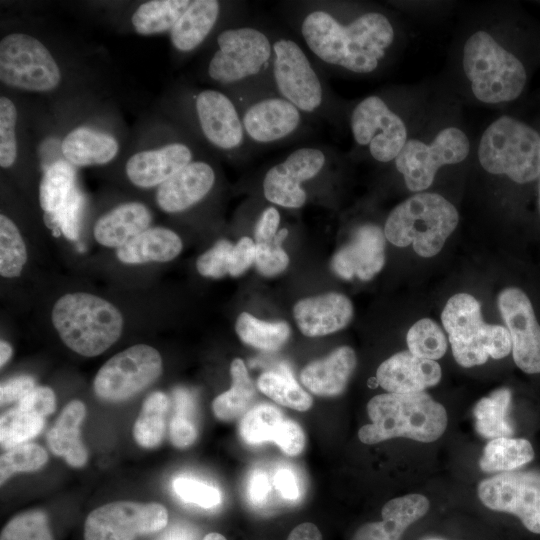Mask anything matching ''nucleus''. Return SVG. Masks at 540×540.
Returning <instances> with one entry per match:
<instances>
[{
  "label": "nucleus",
  "instance_id": "obj_1",
  "mask_svg": "<svg viewBox=\"0 0 540 540\" xmlns=\"http://www.w3.org/2000/svg\"><path fill=\"white\" fill-rule=\"evenodd\" d=\"M299 30L311 53L322 63L356 74L377 69L394 41V29L380 12H364L343 23L327 5H316L302 17Z\"/></svg>",
  "mask_w": 540,
  "mask_h": 540
},
{
  "label": "nucleus",
  "instance_id": "obj_2",
  "mask_svg": "<svg viewBox=\"0 0 540 540\" xmlns=\"http://www.w3.org/2000/svg\"><path fill=\"white\" fill-rule=\"evenodd\" d=\"M367 412L371 423L358 431L365 444L395 437L433 442L444 433L448 421L445 408L424 392L376 395L368 402Z\"/></svg>",
  "mask_w": 540,
  "mask_h": 540
},
{
  "label": "nucleus",
  "instance_id": "obj_3",
  "mask_svg": "<svg viewBox=\"0 0 540 540\" xmlns=\"http://www.w3.org/2000/svg\"><path fill=\"white\" fill-rule=\"evenodd\" d=\"M51 316L65 345L86 357L106 351L119 339L123 329L118 308L85 292L63 295L54 304Z\"/></svg>",
  "mask_w": 540,
  "mask_h": 540
},
{
  "label": "nucleus",
  "instance_id": "obj_4",
  "mask_svg": "<svg viewBox=\"0 0 540 540\" xmlns=\"http://www.w3.org/2000/svg\"><path fill=\"white\" fill-rule=\"evenodd\" d=\"M459 220L456 208L436 193H418L396 206L389 214L385 237L394 245L412 244L422 257L439 253Z\"/></svg>",
  "mask_w": 540,
  "mask_h": 540
},
{
  "label": "nucleus",
  "instance_id": "obj_5",
  "mask_svg": "<svg viewBox=\"0 0 540 540\" xmlns=\"http://www.w3.org/2000/svg\"><path fill=\"white\" fill-rule=\"evenodd\" d=\"M452 353L463 367L484 364L488 357L501 359L512 348L507 328L484 323L479 302L467 293L452 296L442 312Z\"/></svg>",
  "mask_w": 540,
  "mask_h": 540
},
{
  "label": "nucleus",
  "instance_id": "obj_6",
  "mask_svg": "<svg viewBox=\"0 0 540 540\" xmlns=\"http://www.w3.org/2000/svg\"><path fill=\"white\" fill-rule=\"evenodd\" d=\"M463 69L475 97L484 103L512 101L526 83L521 61L485 31L475 32L466 41Z\"/></svg>",
  "mask_w": 540,
  "mask_h": 540
},
{
  "label": "nucleus",
  "instance_id": "obj_7",
  "mask_svg": "<svg viewBox=\"0 0 540 540\" xmlns=\"http://www.w3.org/2000/svg\"><path fill=\"white\" fill-rule=\"evenodd\" d=\"M478 158L489 173L504 174L516 183L540 176V135L527 124L502 116L483 133Z\"/></svg>",
  "mask_w": 540,
  "mask_h": 540
},
{
  "label": "nucleus",
  "instance_id": "obj_8",
  "mask_svg": "<svg viewBox=\"0 0 540 540\" xmlns=\"http://www.w3.org/2000/svg\"><path fill=\"white\" fill-rule=\"evenodd\" d=\"M217 45L208 64V74L218 83H247L271 71L272 40L258 28L241 26L223 30L217 36Z\"/></svg>",
  "mask_w": 540,
  "mask_h": 540
},
{
  "label": "nucleus",
  "instance_id": "obj_9",
  "mask_svg": "<svg viewBox=\"0 0 540 540\" xmlns=\"http://www.w3.org/2000/svg\"><path fill=\"white\" fill-rule=\"evenodd\" d=\"M271 76L277 94L304 115L319 112L326 103L321 78L306 52L294 40L279 37L272 41Z\"/></svg>",
  "mask_w": 540,
  "mask_h": 540
},
{
  "label": "nucleus",
  "instance_id": "obj_10",
  "mask_svg": "<svg viewBox=\"0 0 540 540\" xmlns=\"http://www.w3.org/2000/svg\"><path fill=\"white\" fill-rule=\"evenodd\" d=\"M0 80L29 91H50L61 80L60 69L46 46L33 36L12 33L0 42Z\"/></svg>",
  "mask_w": 540,
  "mask_h": 540
},
{
  "label": "nucleus",
  "instance_id": "obj_11",
  "mask_svg": "<svg viewBox=\"0 0 540 540\" xmlns=\"http://www.w3.org/2000/svg\"><path fill=\"white\" fill-rule=\"evenodd\" d=\"M162 373V358L153 347L131 346L106 361L98 370L93 389L109 402L125 401L154 383Z\"/></svg>",
  "mask_w": 540,
  "mask_h": 540
},
{
  "label": "nucleus",
  "instance_id": "obj_12",
  "mask_svg": "<svg viewBox=\"0 0 540 540\" xmlns=\"http://www.w3.org/2000/svg\"><path fill=\"white\" fill-rule=\"evenodd\" d=\"M469 140L458 128L441 130L431 144L407 140L395 160L396 169L403 175L407 188L419 192L433 183L444 165L463 161L469 153Z\"/></svg>",
  "mask_w": 540,
  "mask_h": 540
},
{
  "label": "nucleus",
  "instance_id": "obj_13",
  "mask_svg": "<svg viewBox=\"0 0 540 540\" xmlns=\"http://www.w3.org/2000/svg\"><path fill=\"white\" fill-rule=\"evenodd\" d=\"M167 523V509L159 503L115 501L88 514L84 540H135L162 530Z\"/></svg>",
  "mask_w": 540,
  "mask_h": 540
},
{
  "label": "nucleus",
  "instance_id": "obj_14",
  "mask_svg": "<svg viewBox=\"0 0 540 540\" xmlns=\"http://www.w3.org/2000/svg\"><path fill=\"white\" fill-rule=\"evenodd\" d=\"M478 496L486 507L513 514L527 530L540 534V472H502L483 480Z\"/></svg>",
  "mask_w": 540,
  "mask_h": 540
},
{
  "label": "nucleus",
  "instance_id": "obj_15",
  "mask_svg": "<svg viewBox=\"0 0 540 540\" xmlns=\"http://www.w3.org/2000/svg\"><path fill=\"white\" fill-rule=\"evenodd\" d=\"M350 127L356 143L368 146L371 156L382 163L394 160L407 142L402 119L375 95L356 105L350 116Z\"/></svg>",
  "mask_w": 540,
  "mask_h": 540
},
{
  "label": "nucleus",
  "instance_id": "obj_16",
  "mask_svg": "<svg viewBox=\"0 0 540 540\" xmlns=\"http://www.w3.org/2000/svg\"><path fill=\"white\" fill-rule=\"evenodd\" d=\"M327 163L324 149L307 146L292 151L266 172L262 183L264 197L283 208H301L307 201L303 184L316 178Z\"/></svg>",
  "mask_w": 540,
  "mask_h": 540
},
{
  "label": "nucleus",
  "instance_id": "obj_17",
  "mask_svg": "<svg viewBox=\"0 0 540 540\" xmlns=\"http://www.w3.org/2000/svg\"><path fill=\"white\" fill-rule=\"evenodd\" d=\"M498 306L507 325L515 364L525 373H540V325L527 295L519 288L504 289Z\"/></svg>",
  "mask_w": 540,
  "mask_h": 540
},
{
  "label": "nucleus",
  "instance_id": "obj_18",
  "mask_svg": "<svg viewBox=\"0 0 540 540\" xmlns=\"http://www.w3.org/2000/svg\"><path fill=\"white\" fill-rule=\"evenodd\" d=\"M304 114L278 94L252 101L241 113L247 140L270 145L292 137L303 124Z\"/></svg>",
  "mask_w": 540,
  "mask_h": 540
},
{
  "label": "nucleus",
  "instance_id": "obj_19",
  "mask_svg": "<svg viewBox=\"0 0 540 540\" xmlns=\"http://www.w3.org/2000/svg\"><path fill=\"white\" fill-rule=\"evenodd\" d=\"M385 238L384 231L375 224L358 226L348 242L334 254L332 270L346 280L372 279L385 263Z\"/></svg>",
  "mask_w": 540,
  "mask_h": 540
},
{
  "label": "nucleus",
  "instance_id": "obj_20",
  "mask_svg": "<svg viewBox=\"0 0 540 540\" xmlns=\"http://www.w3.org/2000/svg\"><path fill=\"white\" fill-rule=\"evenodd\" d=\"M195 109L201 131L216 148L223 151L240 149L247 141L241 113L224 93L207 89L195 100Z\"/></svg>",
  "mask_w": 540,
  "mask_h": 540
},
{
  "label": "nucleus",
  "instance_id": "obj_21",
  "mask_svg": "<svg viewBox=\"0 0 540 540\" xmlns=\"http://www.w3.org/2000/svg\"><path fill=\"white\" fill-rule=\"evenodd\" d=\"M378 384L389 393L422 392L441 379V367L434 360L420 358L410 351L394 354L377 369Z\"/></svg>",
  "mask_w": 540,
  "mask_h": 540
},
{
  "label": "nucleus",
  "instance_id": "obj_22",
  "mask_svg": "<svg viewBox=\"0 0 540 540\" xmlns=\"http://www.w3.org/2000/svg\"><path fill=\"white\" fill-rule=\"evenodd\" d=\"M293 315L301 333L319 337L346 327L352 319L353 306L345 295L330 292L299 300Z\"/></svg>",
  "mask_w": 540,
  "mask_h": 540
},
{
  "label": "nucleus",
  "instance_id": "obj_23",
  "mask_svg": "<svg viewBox=\"0 0 540 540\" xmlns=\"http://www.w3.org/2000/svg\"><path fill=\"white\" fill-rule=\"evenodd\" d=\"M214 183L212 166L204 161H192L158 186L156 202L165 212H181L202 200Z\"/></svg>",
  "mask_w": 540,
  "mask_h": 540
},
{
  "label": "nucleus",
  "instance_id": "obj_24",
  "mask_svg": "<svg viewBox=\"0 0 540 540\" xmlns=\"http://www.w3.org/2000/svg\"><path fill=\"white\" fill-rule=\"evenodd\" d=\"M191 149L181 142L132 155L126 163V174L136 186H159L193 160Z\"/></svg>",
  "mask_w": 540,
  "mask_h": 540
},
{
  "label": "nucleus",
  "instance_id": "obj_25",
  "mask_svg": "<svg viewBox=\"0 0 540 540\" xmlns=\"http://www.w3.org/2000/svg\"><path fill=\"white\" fill-rule=\"evenodd\" d=\"M429 500L421 494H408L388 501L382 520L361 526L353 540H400L404 531L429 510Z\"/></svg>",
  "mask_w": 540,
  "mask_h": 540
},
{
  "label": "nucleus",
  "instance_id": "obj_26",
  "mask_svg": "<svg viewBox=\"0 0 540 540\" xmlns=\"http://www.w3.org/2000/svg\"><path fill=\"white\" fill-rule=\"evenodd\" d=\"M354 350L341 346L327 357L315 360L303 368L300 374L302 384L318 396H337L341 394L356 367Z\"/></svg>",
  "mask_w": 540,
  "mask_h": 540
},
{
  "label": "nucleus",
  "instance_id": "obj_27",
  "mask_svg": "<svg viewBox=\"0 0 540 540\" xmlns=\"http://www.w3.org/2000/svg\"><path fill=\"white\" fill-rule=\"evenodd\" d=\"M152 215L139 202L123 203L101 216L94 226L96 241L110 248H120L149 228Z\"/></svg>",
  "mask_w": 540,
  "mask_h": 540
},
{
  "label": "nucleus",
  "instance_id": "obj_28",
  "mask_svg": "<svg viewBox=\"0 0 540 540\" xmlns=\"http://www.w3.org/2000/svg\"><path fill=\"white\" fill-rule=\"evenodd\" d=\"M85 415L86 407L83 402L70 401L46 435L52 453L62 457L68 465L75 468L83 467L88 460V452L80 433Z\"/></svg>",
  "mask_w": 540,
  "mask_h": 540
},
{
  "label": "nucleus",
  "instance_id": "obj_29",
  "mask_svg": "<svg viewBox=\"0 0 540 540\" xmlns=\"http://www.w3.org/2000/svg\"><path fill=\"white\" fill-rule=\"evenodd\" d=\"M182 250L181 238L164 227L148 228L118 248L117 258L125 264L168 262Z\"/></svg>",
  "mask_w": 540,
  "mask_h": 540
},
{
  "label": "nucleus",
  "instance_id": "obj_30",
  "mask_svg": "<svg viewBox=\"0 0 540 540\" xmlns=\"http://www.w3.org/2000/svg\"><path fill=\"white\" fill-rule=\"evenodd\" d=\"M118 149V142L113 136L86 126L70 131L61 143L64 157L76 166L108 163Z\"/></svg>",
  "mask_w": 540,
  "mask_h": 540
},
{
  "label": "nucleus",
  "instance_id": "obj_31",
  "mask_svg": "<svg viewBox=\"0 0 540 540\" xmlns=\"http://www.w3.org/2000/svg\"><path fill=\"white\" fill-rule=\"evenodd\" d=\"M220 14V3L215 0H196L170 31L172 45L179 51L197 48L210 34Z\"/></svg>",
  "mask_w": 540,
  "mask_h": 540
},
{
  "label": "nucleus",
  "instance_id": "obj_32",
  "mask_svg": "<svg viewBox=\"0 0 540 540\" xmlns=\"http://www.w3.org/2000/svg\"><path fill=\"white\" fill-rule=\"evenodd\" d=\"M230 374L231 388L217 396L212 403L215 416L222 421L243 417L256 397L255 385L242 359L235 358L231 362Z\"/></svg>",
  "mask_w": 540,
  "mask_h": 540
},
{
  "label": "nucleus",
  "instance_id": "obj_33",
  "mask_svg": "<svg viewBox=\"0 0 540 540\" xmlns=\"http://www.w3.org/2000/svg\"><path fill=\"white\" fill-rule=\"evenodd\" d=\"M510 406L508 388H500L479 400L473 409L478 434L489 439L511 436L514 431L509 419Z\"/></svg>",
  "mask_w": 540,
  "mask_h": 540
},
{
  "label": "nucleus",
  "instance_id": "obj_34",
  "mask_svg": "<svg viewBox=\"0 0 540 540\" xmlns=\"http://www.w3.org/2000/svg\"><path fill=\"white\" fill-rule=\"evenodd\" d=\"M534 449L524 438L501 437L492 439L479 460L485 472H508L534 459Z\"/></svg>",
  "mask_w": 540,
  "mask_h": 540
},
{
  "label": "nucleus",
  "instance_id": "obj_35",
  "mask_svg": "<svg viewBox=\"0 0 540 540\" xmlns=\"http://www.w3.org/2000/svg\"><path fill=\"white\" fill-rule=\"evenodd\" d=\"M191 2L189 0L147 1L142 3L132 15V24L142 35L171 31Z\"/></svg>",
  "mask_w": 540,
  "mask_h": 540
},
{
  "label": "nucleus",
  "instance_id": "obj_36",
  "mask_svg": "<svg viewBox=\"0 0 540 540\" xmlns=\"http://www.w3.org/2000/svg\"><path fill=\"white\" fill-rule=\"evenodd\" d=\"M235 330L243 343L263 351L280 349L290 337V326L284 321L267 322L243 312L236 320Z\"/></svg>",
  "mask_w": 540,
  "mask_h": 540
},
{
  "label": "nucleus",
  "instance_id": "obj_37",
  "mask_svg": "<svg viewBox=\"0 0 540 540\" xmlns=\"http://www.w3.org/2000/svg\"><path fill=\"white\" fill-rule=\"evenodd\" d=\"M168 408L169 399L163 392H153L144 400L133 426L134 439L141 447L151 449L160 445L165 434Z\"/></svg>",
  "mask_w": 540,
  "mask_h": 540
},
{
  "label": "nucleus",
  "instance_id": "obj_38",
  "mask_svg": "<svg viewBox=\"0 0 540 540\" xmlns=\"http://www.w3.org/2000/svg\"><path fill=\"white\" fill-rule=\"evenodd\" d=\"M257 387L263 394L282 406L297 411H307L312 407V397L289 373L264 372L257 380Z\"/></svg>",
  "mask_w": 540,
  "mask_h": 540
},
{
  "label": "nucleus",
  "instance_id": "obj_39",
  "mask_svg": "<svg viewBox=\"0 0 540 540\" xmlns=\"http://www.w3.org/2000/svg\"><path fill=\"white\" fill-rule=\"evenodd\" d=\"M283 421L282 412L277 407L267 403L258 404L241 418L239 434L250 445L273 442Z\"/></svg>",
  "mask_w": 540,
  "mask_h": 540
},
{
  "label": "nucleus",
  "instance_id": "obj_40",
  "mask_svg": "<svg viewBox=\"0 0 540 540\" xmlns=\"http://www.w3.org/2000/svg\"><path fill=\"white\" fill-rule=\"evenodd\" d=\"M73 168L64 161L52 164L43 174L39 187V201L42 209L55 214L68 200L75 188Z\"/></svg>",
  "mask_w": 540,
  "mask_h": 540
},
{
  "label": "nucleus",
  "instance_id": "obj_41",
  "mask_svg": "<svg viewBox=\"0 0 540 540\" xmlns=\"http://www.w3.org/2000/svg\"><path fill=\"white\" fill-rule=\"evenodd\" d=\"M43 427L44 417L16 406L1 415V446L8 450L24 444L40 434Z\"/></svg>",
  "mask_w": 540,
  "mask_h": 540
},
{
  "label": "nucleus",
  "instance_id": "obj_42",
  "mask_svg": "<svg viewBox=\"0 0 540 540\" xmlns=\"http://www.w3.org/2000/svg\"><path fill=\"white\" fill-rule=\"evenodd\" d=\"M27 261L25 242L15 225L6 215H0V274L17 277Z\"/></svg>",
  "mask_w": 540,
  "mask_h": 540
},
{
  "label": "nucleus",
  "instance_id": "obj_43",
  "mask_svg": "<svg viewBox=\"0 0 540 540\" xmlns=\"http://www.w3.org/2000/svg\"><path fill=\"white\" fill-rule=\"evenodd\" d=\"M406 340L409 351L424 359H439L447 349L443 331L437 323L428 318L417 321L409 329Z\"/></svg>",
  "mask_w": 540,
  "mask_h": 540
},
{
  "label": "nucleus",
  "instance_id": "obj_44",
  "mask_svg": "<svg viewBox=\"0 0 540 540\" xmlns=\"http://www.w3.org/2000/svg\"><path fill=\"white\" fill-rule=\"evenodd\" d=\"M48 461L46 450L35 443H24L8 449L0 457V483L16 473L35 472Z\"/></svg>",
  "mask_w": 540,
  "mask_h": 540
},
{
  "label": "nucleus",
  "instance_id": "obj_45",
  "mask_svg": "<svg viewBox=\"0 0 540 540\" xmlns=\"http://www.w3.org/2000/svg\"><path fill=\"white\" fill-rule=\"evenodd\" d=\"M0 540H53L46 513L30 510L17 514L2 528Z\"/></svg>",
  "mask_w": 540,
  "mask_h": 540
},
{
  "label": "nucleus",
  "instance_id": "obj_46",
  "mask_svg": "<svg viewBox=\"0 0 540 540\" xmlns=\"http://www.w3.org/2000/svg\"><path fill=\"white\" fill-rule=\"evenodd\" d=\"M288 234L287 229H280L276 237L269 242L256 244L254 264L260 274L272 277L282 273L289 264V257L281 243Z\"/></svg>",
  "mask_w": 540,
  "mask_h": 540
},
{
  "label": "nucleus",
  "instance_id": "obj_47",
  "mask_svg": "<svg viewBox=\"0 0 540 540\" xmlns=\"http://www.w3.org/2000/svg\"><path fill=\"white\" fill-rule=\"evenodd\" d=\"M17 110L9 98H0V165L8 168L13 165L17 157V141L15 127Z\"/></svg>",
  "mask_w": 540,
  "mask_h": 540
},
{
  "label": "nucleus",
  "instance_id": "obj_48",
  "mask_svg": "<svg viewBox=\"0 0 540 540\" xmlns=\"http://www.w3.org/2000/svg\"><path fill=\"white\" fill-rule=\"evenodd\" d=\"M173 490L183 501L205 509L219 505L222 499L217 488L189 477L176 478Z\"/></svg>",
  "mask_w": 540,
  "mask_h": 540
},
{
  "label": "nucleus",
  "instance_id": "obj_49",
  "mask_svg": "<svg viewBox=\"0 0 540 540\" xmlns=\"http://www.w3.org/2000/svg\"><path fill=\"white\" fill-rule=\"evenodd\" d=\"M233 244L221 239L209 250L201 254L196 261L197 271L205 277L221 278L229 274V258Z\"/></svg>",
  "mask_w": 540,
  "mask_h": 540
},
{
  "label": "nucleus",
  "instance_id": "obj_50",
  "mask_svg": "<svg viewBox=\"0 0 540 540\" xmlns=\"http://www.w3.org/2000/svg\"><path fill=\"white\" fill-rule=\"evenodd\" d=\"M83 204L84 197L75 187L64 206L54 214L61 232L69 240H76L79 236Z\"/></svg>",
  "mask_w": 540,
  "mask_h": 540
},
{
  "label": "nucleus",
  "instance_id": "obj_51",
  "mask_svg": "<svg viewBox=\"0 0 540 540\" xmlns=\"http://www.w3.org/2000/svg\"><path fill=\"white\" fill-rule=\"evenodd\" d=\"M289 456L299 455L305 447V434L301 426L290 419H284L273 441Z\"/></svg>",
  "mask_w": 540,
  "mask_h": 540
},
{
  "label": "nucleus",
  "instance_id": "obj_52",
  "mask_svg": "<svg viewBox=\"0 0 540 540\" xmlns=\"http://www.w3.org/2000/svg\"><path fill=\"white\" fill-rule=\"evenodd\" d=\"M17 407L45 418L54 413L56 409V396L51 388L37 386L18 402Z\"/></svg>",
  "mask_w": 540,
  "mask_h": 540
},
{
  "label": "nucleus",
  "instance_id": "obj_53",
  "mask_svg": "<svg viewBox=\"0 0 540 540\" xmlns=\"http://www.w3.org/2000/svg\"><path fill=\"white\" fill-rule=\"evenodd\" d=\"M256 244L249 237H242L234 246L229 258V274H243L255 261Z\"/></svg>",
  "mask_w": 540,
  "mask_h": 540
},
{
  "label": "nucleus",
  "instance_id": "obj_54",
  "mask_svg": "<svg viewBox=\"0 0 540 540\" xmlns=\"http://www.w3.org/2000/svg\"><path fill=\"white\" fill-rule=\"evenodd\" d=\"M169 434L176 448H187L196 441L197 428L191 417L176 413L170 422Z\"/></svg>",
  "mask_w": 540,
  "mask_h": 540
},
{
  "label": "nucleus",
  "instance_id": "obj_55",
  "mask_svg": "<svg viewBox=\"0 0 540 540\" xmlns=\"http://www.w3.org/2000/svg\"><path fill=\"white\" fill-rule=\"evenodd\" d=\"M35 388V381L31 376L22 375L3 382L0 386V403L7 405L19 402Z\"/></svg>",
  "mask_w": 540,
  "mask_h": 540
},
{
  "label": "nucleus",
  "instance_id": "obj_56",
  "mask_svg": "<svg viewBox=\"0 0 540 540\" xmlns=\"http://www.w3.org/2000/svg\"><path fill=\"white\" fill-rule=\"evenodd\" d=\"M280 213L275 206L264 209L256 222L254 229L255 243L272 241L279 229Z\"/></svg>",
  "mask_w": 540,
  "mask_h": 540
},
{
  "label": "nucleus",
  "instance_id": "obj_57",
  "mask_svg": "<svg viewBox=\"0 0 540 540\" xmlns=\"http://www.w3.org/2000/svg\"><path fill=\"white\" fill-rule=\"evenodd\" d=\"M271 490L270 479L264 471L256 470L249 478L247 494L249 500L254 505L263 504L269 496Z\"/></svg>",
  "mask_w": 540,
  "mask_h": 540
},
{
  "label": "nucleus",
  "instance_id": "obj_58",
  "mask_svg": "<svg viewBox=\"0 0 540 540\" xmlns=\"http://www.w3.org/2000/svg\"><path fill=\"white\" fill-rule=\"evenodd\" d=\"M273 484L280 495L287 500H296L300 496V489L295 474L287 468L276 471Z\"/></svg>",
  "mask_w": 540,
  "mask_h": 540
},
{
  "label": "nucleus",
  "instance_id": "obj_59",
  "mask_svg": "<svg viewBox=\"0 0 540 540\" xmlns=\"http://www.w3.org/2000/svg\"><path fill=\"white\" fill-rule=\"evenodd\" d=\"M287 540H322V535L316 525L305 522L296 526Z\"/></svg>",
  "mask_w": 540,
  "mask_h": 540
},
{
  "label": "nucleus",
  "instance_id": "obj_60",
  "mask_svg": "<svg viewBox=\"0 0 540 540\" xmlns=\"http://www.w3.org/2000/svg\"><path fill=\"white\" fill-rule=\"evenodd\" d=\"M174 401L176 405V413L184 414L191 417L194 409L193 398L190 393L183 389L178 388L174 391Z\"/></svg>",
  "mask_w": 540,
  "mask_h": 540
},
{
  "label": "nucleus",
  "instance_id": "obj_61",
  "mask_svg": "<svg viewBox=\"0 0 540 540\" xmlns=\"http://www.w3.org/2000/svg\"><path fill=\"white\" fill-rule=\"evenodd\" d=\"M12 347L11 345L4 341V340H1L0 342V366L3 367L7 362L8 360L10 359L11 355H12Z\"/></svg>",
  "mask_w": 540,
  "mask_h": 540
},
{
  "label": "nucleus",
  "instance_id": "obj_62",
  "mask_svg": "<svg viewBox=\"0 0 540 540\" xmlns=\"http://www.w3.org/2000/svg\"><path fill=\"white\" fill-rule=\"evenodd\" d=\"M202 540H226V538L222 534L212 532L205 535Z\"/></svg>",
  "mask_w": 540,
  "mask_h": 540
},
{
  "label": "nucleus",
  "instance_id": "obj_63",
  "mask_svg": "<svg viewBox=\"0 0 540 540\" xmlns=\"http://www.w3.org/2000/svg\"><path fill=\"white\" fill-rule=\"evenodd\" d=\"M424 540H444V539L432 537V538H426Z\"/></svg>",
  "mask_w": 540,
  "mask_h": 540
},
{
  "label": "nucleus",
  "instance_id": "obj_64",
  "mask_svg": "<svg viewBox=\"0 0 540 540\" xmlns=\"http://www.w3.org/2000/svg\"><path fill=\"white\" fill-rule=\"evenodd\" d=\"M539 203H540V197H539Z\"/></svg>",
  "mask_w": 540,
  "mask_h": 540
}]
</instances>
